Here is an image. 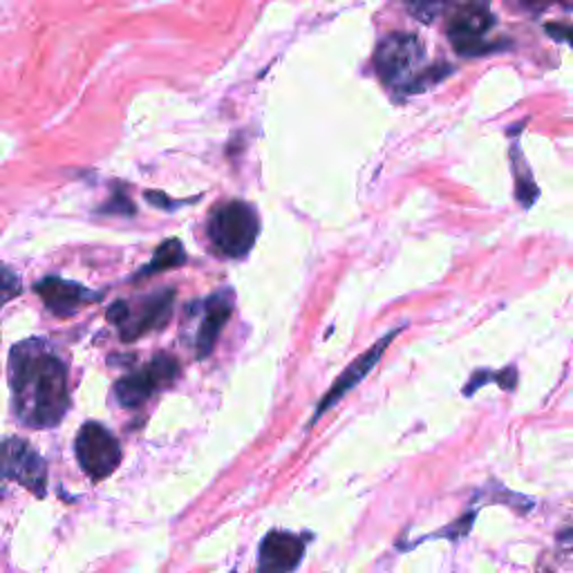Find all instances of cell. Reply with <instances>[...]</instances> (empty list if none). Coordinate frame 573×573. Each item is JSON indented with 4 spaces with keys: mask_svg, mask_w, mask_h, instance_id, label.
Segmentation results:
<instances>
[{
    "mask_svg": "<svg viewBox=\"0 0 573 573\" xmlns=\"http://www.w3.org/2000/svg\"><path fill=\"white\" fill-rule=\"evenodd\" d=\"M12 404L21 423L52 428L70 408L68 370L43 341H23L10 354Z\"/></svg>",
    "mask_w": 573,
    "mask_h": 573,
    "instance_id": "obj_1",
    "label": "cell"
},
{
    "mask_svg": "<svg viewBox=\"0 0 573 573\" xmlns=\"http://www.w3.org/2000/svg\"><path fill=\"white\" fill-rule=\"evenodd\" d=\"M258 231V215L245 202H229L220 207L209 222L211 243L226 258L247 256L256 243Z\"/></svg>",
    "mask_w": 573,
    "mask_h": 573,
    "instance_id": "obj_2",
    "label": "cell"
},
{
    "mask_svg": "<svg viewBox=\"0 0 573 573\" xmlns=\"http://www.w3.org/2000/svg\"><path fill=\"white\" fill-rule=\"evenodd\" d=\"M173 303H175L173 290L153 294L151 299L143 301L137 309H130V305L119 301L108 309V320L119 327L121 341L130 343V341H137L139 337H143V334H149L153 329H164L171 320Z\"/></svg>",
    "mask_w": 573,
    "mask_h": 573,
    "instance_id": "obj_3",
    "label": "cell"
},
{
    "mask_svg": "<svg viewBox=\"0 0 573 573\" xmlns=\"http://www.w3.org/2000/svg\"><path fill=\"white\" fill-rule=\"evenodd\" d=\"M77 457L85 475L100 482L121 464V446L102 423L87 421L77 435Z\"/></svg>",
    "mask_w": 573,
    "mask_h": 573,
    "instance_id": "obj_4",
    "label": "cell"
},
{
    "mask_svg": "<svg viewBox=\"0 0 573 573\" xmlns=\"http://www.w3.org/2000/svg\"><path fill=\"white\" fill-rule=\"evenodd\" d=\"M0 477L19 482L36 498L45 495L47 466L43 457L19 437H8L0 442Z\"/></svg>",
    "mask_w": 573,
    "mask_h": 573,
    "instance_id": "obj_5",
    "label": "cell"
},
{
    "mask_svg": "<svg viewBox=\"0 0 573 573\" xmlns=\"http://www.w3.org/2000/svg\"><path fill=\"white\" fill-rule=\"evenodd\" d=\"M177 372V361L168 354H160L143 370L119 378L115 386V397L124 408H137L147 404L160 388L171 386Z\"/></svg>",
    "mask_w": 573,
    "mask_h": 573,
    "instance_id": "obj_6",
    "label": "cell"
},
{
    "mask_svg": "<svg viewBox=\"0 0 573 573\" xmlns=\"http://www.w3.org/2000/svg\"><path fill=\"white\" fill-rule=\"evenodd\" d=\"M423 59V45L414 34H390L378 43L374 66L386 83H399L417 70Z\"/></svg>",
    "mask_w": 573,
    "mask_h": 573,
    "instance_id": "obj_7",
    "label": "cell"
},
{
    "mask_svg": "<svg viewBox=\"0 0 573 573\" xmlns=\"http://www.w3.org/2000/svg\"><path fill=\"white\" fill-rule=\"evenodd\" d=\"M495 25L489 3L484 0H468L457 8L448 21V36L461 55H475L484 50V38Z\"/></svg>",
    "mask_w": 573,
    "mask_h": 573,
    "instance_id": "obj_8",
    "label": "cell"
},
{
    "mask_svg": "<svg viewBox=\"0 0 573 573\" xmlns=\"http://www.w3.org/2000/svg\"><path fill=\"white\" fill-rule=\"evenodd\" d=\"M399 331H401V329H393V331H388L384 339H381L378 343H374L365 354H361L356 361H352V363L348 365V370H346L337 381H334V386L329 388V393L318 401L316 417H314L312 423H316L318 417H320L323 412H327L334 404H339V401H341V399H343L352 388H356V386L361 384V381H363V378H365V376L376 367V363L381 361V356L386 354L388 346L399 337Z\"/></svg>",
    "mask_w": 573,
    "mask_h": 573,
    "instance_id": "obj_9",
    "label": "cell"
},
{
    "mask_svg": "<svg viewBox=\"0 0 573 573\" xmlns=\"http://www.w3.org/2000/svg\"><path fill=\"white\" fill-rule=\"evenodd\" d=\"M305 556L303 538L284 531H271L258 556V573H292Z\"/></svg>",
    "mask_w": 573,
    "mask_h": 573,
    "instance_id": "obj_10",
    "label": "cell"
},
{
    "mask_svg": "<svg viewBox=\"0 0 573 573\" xmlns=\"http://www.w3.org/2000/svg\"><path fill=\"white\" fill-rule=\"evenodd\" d=\"M34 290L40 296V301L45 303V307L57 316H72L83 305L100 301V296L90 292V290H85V286L70 282V280H63V278H57V276L40 280L34 286Z\"/></svg>",
    "mask_w": 573,
    "mask_h": 573,
    "instance_id": "obj_11",
    "label": "cell"
},
{
    "mask_svg": "<svg viewBox=\"0 0 573 573\" xmlns=\"http://www.w3.org/2000/svg\"><path fill=\"white\" fill-rule=\"evenodd\" d=\"M231 312H233V299H231L229 292L213 294V296L207 301L204 320H202V325H200L198 341H196L198 359H207V356L213 352L222 327H224V325L229 323V318H231Z\"/></svg>",
    "mask_w": 573,
    "mask_h": 573,
    "instance_id": "obj_12",
    "label": "cell"
},
{
    "mask_svg": "<svg viewBox=\"0 0 573 573\" xmlns=\"http://www.w3.org/2000/svg\"><path fill=\"white\" fill-rule=\"evenodd\" d=\"M186 262V252H184V245L179 241H175V237H171V241H166L153 256L151 265L147 269H141L139 276H151V273H160V271H168L173 267H182Z\"/></svg>",
    "mask_w": 573,
    "mask_h": 573,
    "instance_id": "obj_13",
    "label": "cell"
},
{
    "mask_svg": "<svg viewBox=\"0 0 573 573\" xmlns=\"http://www.w3.org/2000/svg\"><path fill=\"white\" fill-rule=\"evenodd\" d=\"M448 8V0H406V10L421 23L437 21Z\"/></svg>",
    "mask_w": 573,
    "mask_h": 573,
    "instance_id": "obj_14",
    "label": "cell"
},
{
    "mask_svg": "<svg viewBox=\"0 0 573 573\" xmlns=\"http://www.w3.org/2000/svg\"><path fill=\"white\" fill-rule=\"evenodd\" d=\"M21 292L23 286L19 276L8 267H0V307H3L8 301L16 299Z\"/></svg>",
    "mask_w": 573,
    "mask_h": 573,
    "instance_id": "obj_15",
    "label": "cell"
},
{
    "mask_svg": "<svg viewBox=\"0 0 573 573\" xmlns=\"http://www.w3.org/2000/svg\"><path fill=\"white\" fill-rule=\"evenodd\" d=\"M522 8H529V10H547L549 5H562L569 8L571 0H519Z\"/></svg>",
    "mask_w": 573,
    "mask_h": 573,
    "instance_id": "obj_16",
    "label": "cell"
}]
</instances>
